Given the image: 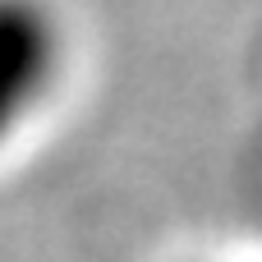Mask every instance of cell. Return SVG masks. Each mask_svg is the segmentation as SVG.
Listing matches in <instances>:
<instances>
[{"mask_svg": "<svg viewBox=\"0 0 262 262\" xmlns=\"http://www.w3.org/2000/svg\"><path fill=\"white\" fill-rule=\"evenodd\" d=\"M60 74V28L41 0H0V143L41 106Z\"/></svg>", "mask_w": 262, "mask_h": 262, "instance_id": "cell-1", "label": "cell"}]
</instances>
